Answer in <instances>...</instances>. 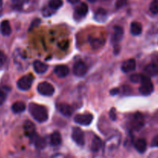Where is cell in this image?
<instances>
[{
    "instance_id": "1",
    "label": "cell",
    "mask_w": 158,
    "mask_h": 158,
    "mask_svg": "<svg viewBox=\"0 0 158 158\" xmlns=\"http://www.w3.org/2000/svg\"><path fill=\"white\" fill-rule=\"evenodd\" d=\"M29 112L33 118L39 123H44L48 120V117H49L46 108L42 105L35 103H29Z\"/></svg>"
},
{
    "instance_id": "2",
    "label": "cell",
    "mask_w": 158,
    "mask_h": 158,
    "mask_svg": "<svg viewBox=\"0 0 158 158\" xmlns=\"http://www.w3.org/2000/svg\"><path fill=\"white\" fill-rule=\"evenodd\" d=\"M141 86H139V91L142 95L148 96L153 91V84L151 80L147 76L141 75Z\"/></svg>"
},
{
    "instance_id": "3",
    "label": "cell",
    "mask_w": 158,
    "mask_h": 158,
    "mask_svg": "<svg viewBox=\"0 0 158 158\" xmlns=\"http://www.w3.org/2000/svg\"><path fill=\"white\" fill-rule=\"evenodd\" d=\"M33 82V77L31 74L23 76L17 82V87L21 90L26 91L30 89Z\"/></svg>"
},
{
    "instance_id": "4",
    "label": "cell",
    "mask_w": 158,
    "mask_h": 158,
    "mask_svg": "<svg viewBox=\"0 0 158 158\" xmlns=\"http://www.w3.org/2000/svg\"><path fill=\"white\" fill-rule=\"evenodd\" d=\"M120 134H117V135L115 134V135L109 137L106 140L105 146H104L105 151H108V152H111V151L116 150L119 147V143H120Z\"/></svg>"
},
{
    "instance_id": "5",
    "label": "cell",
    "mask_w": 158,
    "mask_h": 158,
    "mask_svg": "<svg viewBox=\"0 0 158 158\" xmlns=\"http://www.w3.org/2000/svg\"><path fill=\"white\" fill-rule=\"evenodd\" d=\"M39 94L46 97H50L54 94V87L48 82H42L37 86Z\"/></svg>"
},
{
    "instance_id": "6",
    "label": "cell",
    "mask_w": 158,
    "mask_h": 158,
    "mask_svg": "<svg viewBox=\"0 0 158 158\" xmlns=\"http://www.w3.org/2000/svg\"><path fill=\"white\" fill-rule=\"evenodd\" d=\"M71 138L74 143L78 146H83L85 144V135L82 130L79 127H74L71 132Z\"/></svg>"
},
{
    "instance_id": "7",
    "label": "cell",
    "mask_w": 158,
    "mask_h": 158,
    "mask_svg": "<svg viewBox=\"0 0 158 158\" xmlns=\"http://www.w3.org/2000/svg\"><path fill=\"white\" fill-rule=\"evenodd\" d=\"M74 122L78 124L83 125V126H88L91 123L93 120V115L89 113L85 114H77L74 118Z\"/></svg>"
},
{
    "instance_id": "8",
    "label": "cell",
    "mask_w": 158,
    "mask_h": 158,
    "mask_svg": "<svg viewBox=\"0 0 158 158\" xmlns=\"http://www.w3.org/2000/svg\"><path fill=\"white\" fill-rule=\"evenodd\" d=\"M144 124H145V120H144L143 115L139 112L136 113L133 116L131 120L132 127L136 131H139V130L142 129Z\"/></svg>"
},
{
    "instance_id": "9",
    "label": "cell",
    "mask_w": 158,
    "mask_h": 158,
    "mask_svg": "<svg viewBox=\"0 0 158 158\" xmlns=\"http://www.w3.org/2000/svg\"><path fill=\"white\" fill-rule=\"evenodd\" d=\"M88 72V66L84 62L77 61L73 66V73L78 77H82Z\"/></svg>"
},
{
    "instance_id": "10",
    "label": "cell",
    "mask_w": 158,
    "mask_h": 158,
    "mask_svg": "<svg viewBox=\"0 0 158 158\" xmlns=\"http://www.w3.org/2000/svg\"><path fill=\"white\" fill-rule=\"evenodd\" d=\"M23 129H24V132L25 134H26V135L31 140H33L36 137H37L35 126H34V124L30 121V120H26V121H25L24 124H23Z\"/></svg>"
},
{
    "instance_id": "11",
    "label": "cell",
    "mask_w": 158,
    "mask_h": 158,
    "mask_svg": "<svg viewBox=\"0 0 158 158\" xmlns=\"http://www.w3.org/2000/svg\"><path fill=\"white\" fill-rule=\"evenodd\" d=\"M88 5L85 2H82L81 3L80 6H77V7L75 9V10H74V18L77 19H81L86 16V15L88 14Z\"/></svg>"
},
{
    "instance_id": "12",
    "label": "cell",
    "mask_w": 158,
    "mask_h": 158,
    "mask_svg": "<svg viewBox=\"0 0 158 158\" xmlns=\"http://www.w3.org/2000/svg\"><path fill=\"white\" fill-rule=\"evenodd\" d=\"M136 61L134 59H129L127 60L122 63V71L125 73H132L136 69Z\"/></svg>"
},
{
    "instance_id": "13",
    "label": "cell",
    "mask_w": 158,
    "mask_h": 158,
    "mask_svg": "<svg viewBox=\"0 0 158 158\" xmlns=\"http://www.w3.org/2000/svg\"><path fill=\"white\" fill-rule=\"evenodd\" d=\"M54 73L59 78H64L69 74L70 69L65 65H58L54 68Z\"/></svg>"
},
{
    "instance_id": "14",
    "label": "cell",
    "mask_w": 158,
    "mask_h": 158,
    "mask_svg": "<svg viewBox=\"0 0 158 158\" xmlns=\"http://www.w3.org/2000/svg\"><path fill=\"white\" fill-rule=\"evenodd\" d=\"M124 31L121 26H116L113 29V34H112V43H117L119 41H121L123 36Z\"/></svg>"
},
{
    "instance_id": "15",
    "label": "cell",
    "mask_w": 158,
    "mask_h": 158,
    "mask_svg": "<svg viewBox=\"0 0 158 158\" xmlns=\"http://www.w3.org/2000/svg\"><path fill=\"white\" fill-rule=\"evenodd\" d=\"M33 69L37 73L43 74L47 71L48 66L40 60H37L33 63Z\"/></svg>"
},
{
    "instance_id": "16",
    "label": "cell",
    "mask_w": 158,
    "mask_h": 158,
    "mask_svg": "<svg viewBox=\"0 0 158 158\" xmlns=\"http://www.w3.org/2000/svg\"><path fill=\"white\" fill-rule=\"evenodd\" d=\"M58 110L60 111V114H63L65 117H71L73 114V108L70 105L66 104V103H60L57 106Z\"/></svg>"
},
{
    "instance_id": "17",
    "label": "cell",
    "mask_w": 158,
    "mask_h": 158,
    "mask_svg": "<svg viewBox=\"0 0 158 158\" xmlns=\"http://www.w3.org/2000/svg\"><path fill=\"white\" fill-rule=\"evenodd\" d=\"M134 147L138 152L140 153V154H143V153L145 152L146 150H147V141H146L145 139L143 138H138L137 140L135 141Z\"/></svg>"
},
{
    "instance_id": "18",
    "label": "cell",
    "mask_w": 158,
    "mask_h": 158,
    "mask_svg": "<svg viewBox=\"0 0 158 158\" xmlns=\"http://www.w3.org/2000/svg\"><path fill=\"white\" fill-rule=\"evenodd\" d=\"M89 43L92 49H99L105 45V40L102 38H90Z\"/></svg>"
},
{
    "instance_id": "19",
    "label": "cell",
    "mask_w": 158,
    "mask_h": 158,
    "mask_svg": "<svg viewBox=\"0 0 158 158\" xmlns=\"http://www.w3.org/2000/svg\"><path fill=\"white\" fill-rule=\"evenodd\" d=\"M102 147V140L98 136H94L91 140V150L93 152H98Z\"/></svg>"
},
{
    "instance_id": "20",
    "label": "cell",
    "mask_w": 158,
    "mask_h": 158,
    "mask_svg": "<svg viewBox=\"0 0 158 158\" xmlns=\"http://www.w3.org/2000/svg\"><path fill=\"white\" fill-rule=\"evenodd\" d=\"M0 29H1L2 34L5 36H9L12 32L10 23L8 20H4L2 22L1 25H0Z\"/></svg>"
},
{
    "instance_id": "21",
    "label": "cell",
    "mask_w": 158,
    "mask_h": 158,
    "mask_svg": "<svg viewBox=\"0 0 158 158\" xmlns=\"http://www.w3.org/2000/svg\"><path fill=\"white\" fill-rule=\"evenodd\" d=\"M144 71L146 73L151 77H154L158 74V66L155 63H150L147 65L144 68Z\"/></svg>"
},
{
    "instance_id": "22",
    "label": "cell",
    "mask_w": 158,
    "mask_h": 158,
    "mask_svg": "<svg viewBox=\"0 0 158 158\" xmlns=\"http://www.w3.org/2000/svg\"><path fill=\"white\" fill-rule=\"evenodd\" d=\"M94 18L97 22H100V23L105 22L107 19L106 10L102 9V8L99 9L97 11H96L95 13H94Z\"/></svg>"
},
{
    "instance_id": "23",
    "label": "cell",
    "mask_w": 158,
    "mask_h": 158,
    "mask_svg": "<svg viewBox=\"0 0 158 158\" xmlns=\"http://www.w3.org/2000/svg\"><path fill=\"white\" fill-rule=\"evenodd\" d=\"M142 25L138 22H133L130 26V32L132 35H139L142 33Z\"/></svg>"
},
{
    "instance_id": "24",
    "label": "cell",
    "mask_w": 158,
    "mask_h": 158,
    "mask_svg": "<svg viewBox=\"0 0 158 158\" xmlns=\"http://www.w3.org/2000/svg\"><path fill=\"white\" fill-rule=\"evenodd\" d=\"M26 110V104L22 101H17L12 106V112L15 114H20Z\"/></svg>"
},
{
    "instance_id": "25",
    "label": "cell",
    "mask_w": 158,
    "mask_h": 158,
    "mask_svg": "<svg viewBox=\"0 0 158 158\" xmlns=\"http://www.w3.org/2000/svg\"><path fill=\"white\" fill-rule=\"evenodd\" d=\"M61 135L58 131H54L50 136V143L53 146H59L61 143Z\"/></svg>"
},
{
    "instance_id": "26",
    "label": "cell",
    "mask_w": 158,
    "mask_h": 158,
    "mask_svg": "<svg viewBox=\"0 0 158 158\" xmlns=\"http://www.w3.org/2000/svg\"><path fill=\"white\" fill-rule=\"evenodd\" d=\"M34 141V143H35L36 148H38V149H44L46 146V141L45 140V138L40 137H36L33 140Z\"/></svg>"
},
{
    "instance_id": "27",
    "label": "cell",
    "mask_w": 158,
    "mask_h": 158,
    "mask_svg": "<svg viewBox=\"0 0 158 158\" xmlns=\"http://www.w3.org/2000/svg\"><path fill=\"white\" fill-rule=\"evenodd\" d=\"M63 6V1L62 0H50L48 6L53 10H57L60 9Z\"/></svg>"
},
{
    "instance_id": "28",
    "label": "cell",
    "mask_w": 158,
    "mask_h": 158,
    "mask_svg": "<svg viewBox=\"0 0 158 158\" xmlns=\"http://www.w3.org/2000/svg\"><path fill=\"white\" fill-rule=\"evenodd\" d=\"M150 11L154 15L158 14V0H153L150 5Z\"/></svg>"
},
{
    "instance_id": "29",
    "label": "cell",
    "mask_w": 158,
    "mask_h": 158,
    "mask_svg": "<svg viewBox=\"0 0 158 158\" xmlns=\"http://www.w3.org/2000/svg\"><path fill=\"white\" fill-rule=\"evenodd\" d=\"M141 80V75L139 74H133L130 77V81L133 83H139Z\"/></svg>"
},
{
    "instance_id": "30",
    "label": "cell",
    "mask_w": 158,
    "mask_h": 158,
    "mask_svg": "<svg viewBox=\"0 0 158 158\" xmlns=\"http://www.w3.org/2000/svg\"><path fill=\"white\" fill-rule=\"evenodd\" d=\"M54 10H53V9H51L49 7V6H48V7H46V8H44V9H43V16H50V15H52L53 13H54Z\"/></svg>"
},
{
    "instance_id": "31",
    "label": "cell",
    "mask_w": 158,
    "mask_h": 158,
    "mask_svg": "<svg viewBox=\"0 0 158 158\" xmlns=\"http://www.w3.org/2000/svg\"><path fill=\"white\" fill-rule=\"evenodd\" d=\"M6 61V56L2 51H0V68L2 67Z\"/></svg>"
},
{
    "instance_id": "32",
    "label": "cell",
    "mask_w": 158,
    "mask_h": 158,
    "mask_svg": "<svg viewBox=\"0 0 158 158\" xmlns=\"http://www.w3.org/2000/svg\"><path fill=\"white\" fill-rule=\"evenodd\" d=\"M109 117L111 120H113V121L116 120V112L114 108H112L111 110L109 111Z\"/></svg>"
},
{
    "instance_id": "33",
    "label": "cell",
    "mask_w": 158,
    "mask_h": 158,
    "mask_svg": "<svg viewBox=\"0 0 158 158\" xmlns=\"http://www.w3.org/2000/svg\"><path fill=\"white\" fill-rule=\"evenodd\" d=\"M152 148H158V135L155 136L151 141Z\"/></svg>"
},
{
    "instance_id": "34",
    "label": "cell",
    "mask_w": 158,
    "mask_h": 158,
    "mask_svg": "<svg viewBox=\"0 0 158 158\" xmlns=\"http://www.w3.org/2000/svg\"><path fill=\"white\" fill-rule=\"evenodd\" d=\"M6 97L5 93L0 89V106H2V105L3 104V103H4L5 100H6Z\"/></svg>"
},
{
    "instance_id": "35",
    "label": "cell",
    "mask_w": 158,
    "mask_h": 158,
    "mask_svg": "<svg viewBox=\"0 0 158 158\" xmlns=\"http://www.w3.org/2000/svg\"><path fill=\"white\" fill-rule=\"evenodd\" d=\"M119 94V89H116V88H114V89H111V90H110V94H111V95H116V94Z\"/></svg>"
},
{
    "instance_id": "36",
    "label": "cell",
    "mask_w": 158,
    "mask_h": 158,
    "mask_svg": "<svg viewBox=\"0 0 158 158\" xmlns=\"http://www.w3.org/2000/svg\"><path fill=\"white\" fill-rule=\"evenodd\" d=\"M67 1H68L69 3H71V4H75V3L78 2L80 0H67Z\"/></svg>"
},
{
    "instance_id": "37",
    "label": "cell",
    "mask_w": 158,
    "mask_h": 158,
    "mask_svg": "<svg viewBox=\"0 0 158 158\" xmlns=\"http://www.w3.org/2000/svg\"><path fill=\"white\" fill-rule=\"evenodd\" d=\"M53 158H65L64 156L61 155V154H57V155L54 156V157Z\"/></svg>"
},
{
    "instance_id": "38",
    "label": "cell",
    "mask_w": 158,
    "mask_h": 158,
    "mask_svg": "<svg viewBox=\"0 0 158 158\" xmlns=\"http://www.w3.org/2000/svg\"><path fill=\"white\" fill-rule=\"evenodd\" d=\"M2 1L3 0H0V8H1L2 6Z\"/></svg>"
},
{
    "instance_id": "39",
    "label": "cell",
    "mask_w": 158,
    "mask_h": 158,
    "mask_svg": "<svg viewBox=\"0 0 158 158\" xmlns=\"http://www.w3.org/2000/svg\"><path fill=\"white\" fill-rule=\"evenodd\" d=\"M88 2H94L96 1V0H88Z\"/></svg>"
}]
</instances>
